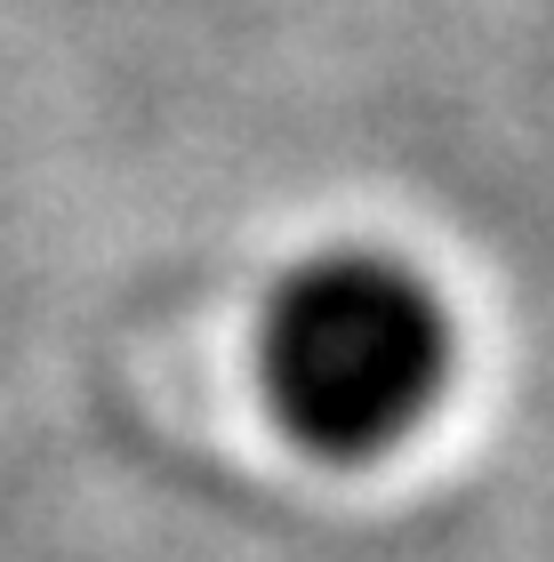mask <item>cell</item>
Segmentation results:
<instances>
[{
    "label": "cell",
    "mask_w": 554,
    "mask_h": 562,
    "mask_svg": "<svg viewBox=\"0 0 554 562\" xmlns=\"http://www.w3.org/2000/svg\"><path fill=\"white\" fill-rule=\"evenodd\" d=\"M258 370L282 426L330 458L402 442L450 378V314L386 249L306 258L265 305Z\"/></svg>",
    "instance_id": "obj_1"
}]
</instances>
